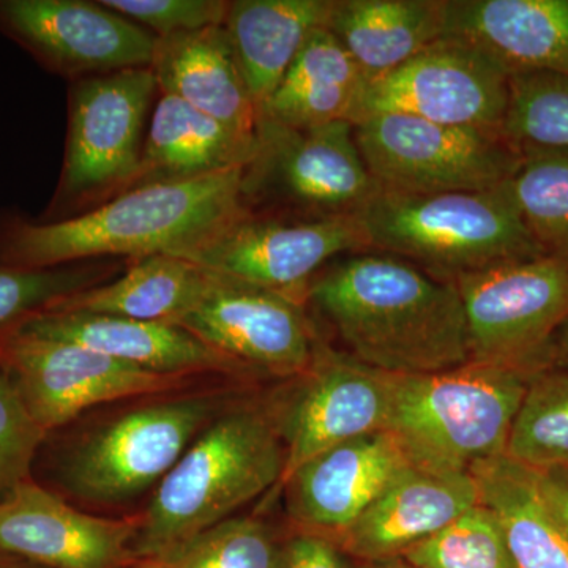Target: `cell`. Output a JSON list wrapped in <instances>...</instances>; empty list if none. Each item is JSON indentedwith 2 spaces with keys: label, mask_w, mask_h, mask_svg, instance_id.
<instances>
[{
  "label": "cell",
  "mask_w": 568,
  "mask_h": 568,
  "mask_svg": "<svg viewBox=\"0 0 568 568\" xmlns=\"http://www.w3.org/2000/svg\"><path fill=\"white\" fill-rule=\"evenodd\" d=\"M245 171L142 186L62 222L3 209L0 267L37 271L103 257H181L248 212Z\"/></svg>",
  "instance_id": "cell-1"
},
{
  "label": "cell",
  "mask_w": 568,
  "mask_h": 568,
  "mask_svg": "<svg viewBox=\"0 0 568 568\" xmlns=\"http://www.w3.org/2000/svg\"><path fill=\"white\" fill-rule=\"evenodd\" d=\"M320 308L355 361L394 376L432 375L470 362L458 287L394 254L347 257L313 280Z\"/></svg>",
  "instance_id": "cell-2"
},
{
  "label": "cell",
  "mask_w": 568,
  "mask_h": 568,
  "mask_svg": "<svg viewBox=\"0 0 568 568\" xmlns=\"http://www.w3.org/2000/svg\"><path fill=\"white\" fill-rule=\"evenodd\" d=\"M284 447L271 410L241 406L205 426L138 518L134 559L162 562L239 508L280 487Z\"/></svg>",
  "instance_id": "cell-3"
},
{
  "label": "cell",
  "mask_w": 568,
  "mask_h": 568,
  "mask_svg": "<svg viewBox=\"0 0 568 568\" xmlns=\"http://www.w3.org/2000/svg\"><path fill=\"white\" fill-rule=\"evenodd\" d=\"M536 373L470 361L432 375L396 376L386 429L413 465L469 473L478 463L506 454Z\"/></svg>",
  "instance_id": "cell-4"
},
{
  "label": "cell",
  "mask_w": 568,
  "mask_h": 568,
  "mask_svg": "<svg viewBox=\"0 0 568 568\" xmlns=\"http://www.w3.org/2000/svg\"><path fill=\"white\" fill-rule=\"evenodd\" d=\"M369 248L407 257L447 280L544 256L507 182L487 192L406 194L377 190L357 213Z\"/></svg>",
  "instance_id": "cell-5"
},
{
  "label": "cell",
  "mask_w": 568,
  "mask_h": 568,
  "mask_svg": "<svg viewBox=\"0 0 568 568\" xmlns=\"http://www.w3.org/2000/svg\"><path fill=\"white\" fill-rule=\"evenodd\" d=\"M156 92L151 69L71 82L61 178L40 222H62L125 193L140 164Z\"/></svg>",
  "instance_id": "cell-6"
},
{
  "label": "cell",
  "mask_w": 568,
  "mask_h": 568,
  "mask_svg": "<svg viewBox=\"0 0 568 568\" xmlns=\"http://www.w3.org/2000/svg\"><path fill=\"white\" fill-rule=\"evenodd\" d=\"M366 170L384 192H487L514 175L519 149L503 133L440 125L406 114L354 123Z\"/></svg>",
  "instance_id": "cell-7"
},
{
  "label": "cell",
  "mask_w": 568,
  "mask_h": 568,
  "mask_svg": "<svg viewBox=\"0 0 568 568\" xmlns=\"http://www.w3.org/2000/svg\"><path fill=\"white\" fill-rule=\"evenodd\" d=\"M223 396L193 394L136 407L95 429L70 452L62 478L74 496L125 503L160 484L213 418Z\"/></svg>",
  "instance_id": "cell-8"
},
{
  "label": "cell",
  "mask_w": 568,
  "mask_h": 568,
  "mask_svg": "<svg viewBox=\"0 0 568 568\" xmlns=\"http://www.w3.org/2000/svg\"><path fill=\"white\" fill-rule=\"evenodd\" d=\"M452 282L465 308L470 361L541 372L549 339L568 320V263L544 254Z\"/></svg>",
  "instance_id": "cell-9"
},
{
  "label": "cell",
  "mask_w": 568,
  "mask_h": 568,
  "mask_svg": "<svg viewBox=\"0 0 568 568\" xmlns=\"http://www.w3.org/2000/svg\"><path fill=\"white\" fill-rule=\"evenodd\" d=\"M508 99L510 73L499 62L467 41L443 37L384 77L366 81L353 125L376 114H406L503 133Z\"/></svg>",
  "instance_id": "cell-10"
},
{
  "label": "cell",
  "mask_w": 568,
  "mask_h": 568,
  "mask_svg": "<svg viewBox=\"0 0 568 568\" xmlns=\"http://www.w3.org/2000/svg\"><path fill=\"white\" fill-rule=\"evenodd\" d=\"M0 373L47 433L93 406L132 396L170 394L189 379L145 372L77 343L17 327L0 336Z\"/></svg>",
  "instance_id": "cell-11"
},
{
  "label": "cell",
  "mask_w": 568,
  "mask_h": 568,
  "mask_svg": "<svg viewBox=\"0 0 568 568\" xmlns=\"http://www.w3.org/2000/svg\"><path fill=\"white\" fill-rule=\"evenodd\" d=\"M365 248L368 235L357 213L284 222L248 211L181 257L304 304L316 272L328 260Z\"/></svg>",
  "instance_id": "cell-12"
},
{
  "label": "cell",
  "mask_w": 568,
  "mask_h": 568,
  "mask_svg": "<svg viewBox=\"0 0 568 568\" xmlns=\"http://www.w3.org/2000/svg\"><path fill=\"white\" fill-rule=\"evenodd\" d=\"M293 381L271 410L286 455L280 487L328 448L386 429L396 376L317 342L312 366Z\"/></svg>",
  "instance_id": "cell-13"
},
{
  "label": "cell",
  "mask_w": 568,
  "mask_h": 568,
  "mask_svg": "<svg viewBox=\"0 0 568 568\" xmlns=\"http://www.w3.org/2000/svg\"><path fill=\"white\" fill-rule=\"evenodd\" d=\"M379 190L347 121L287 129L257 119V153L245 196L265 192L315 216L353 215Z\"/></svg>",
  "instance_id": "cell-14"
},
{
  "label": "cell",
  "mask_w": 568,
  "mask_h": 568,
  "mask_svg": "<svg viewBox=\"0 0 568 568\" xmlns=\"http://www.w3.org/2000/svg\"><path fill=\"white\" fill-rule=\"evenodd\" d=\"M0 33L71 82L149 69L156 37L100 2L0 0Z\"/></svg>",
  "instance_id": "cell-15"
},
{
  "label": "cell",
  "mask_w": 568,
  "mask_h": 568,
  "mask_svg": "<svg viewBox=\"0 0 568 568\" xmlns=\"http://www.w3.org/2000/svg\"><path fill=\"white\" fill-rule=\"evenodd\" d=\"M175 325L248 375L294 379L315 361L317 339L301 302L215 272L203 297Z\"/></svg>",
  "instance_id": "cell-16"
},
{
  "label": "cell",
  "mask_w": 568,
  "mask_h": 568,
  "mask_svg": "<svg viewBox=\"0 0 568 568\" xmlns=\"http://www.w3.org/2000/svg\"><path fill=\"white\" fill-rule=\"evenodd\" d=\"M409 465L402 443L387 429L328 448L280 487L287 517L297 532L335 541Z\"/></svg>",
  "instance_id": "cell-17"
},
{
  "label": "cell",
  "mask_w": 568,
  "mask_h": 568,
  "mask_svg": "<svg viewBox=\"0 0 568 568\" xmlns=\"http://www.w3.org/2000/svg\"><path fill=\"white\" fill-rule=\"evenodd\" d=\"M138 518L93 517L33 480L0 500V552L48 568H121L133 556Z\"/></svg>",
  "instance_id": "cell-18"
},
{
  "label": "cell",
  "mask_w": 568,
  "mask_h": 568,
  "mask_svg": "<svg viewBox=\"0 0 568 568\" xmlns=\"http://www.w3.org/2000/svg\"><path fill=\"white\" fill-rule=\"evenodd\" d=\"M478 503L470 473L409 465L335 544L355 562L402 558Z\"/></svg>",
  "instance_id": "cell-19"
},
{
  "label": "cell",
  "mask_w": 568,
  "mask_h": 568,
  "mask_svg": "<svg viewBox=\"0 0 568 568\" xmlns=\"http://www.w3.org/2000/svg\"><path fill=\"white\" fill-rule=\"evenodd\" d=\"M14 327L29 334L77 343L160 375H248L233 358L212 349L174 324L47 308L26 317Z\"/></svg>",
  "instance_id": "cell-20"
},
{
  "label": "cell",
  "mask_w": 568,
  "mask_h": 568,
  "mask_svg": "<svg viewBox=\"0 0 568 568\" xmlns=\"http://www.w3.org/2000/svg\"><path fill=\"white\" fill-rule=\"evenodd\" d=\"M508 71L568 78V0H447L446 32Z\"/></svg>",
  "instance_id": "cell-21"
},
{
  "label": "cell",
  "mask_w": 568,
  "mask_h": 568,
  "mask_svg": "<svg viewBox=\"0 0 568 568\" xmlns=\"http://www.w3.org/2000/svg\"><path fill=\"white\" fill-rule=\"evenodd\" d=\"M151 69L159 93L178 97L245 140H257V111L223 26L156 40Z\"/></svg>",
  "instance_id": "cell-22"
},
{
  "label": "cell",
  "mask_w": 568,
  "mask_h": 568,
  "mask_svg": "<svg viewBox=\"0 0 568 568\" xmlns=\"http://www.w3.org/2000/svg\"><path fill=\"white\" fill-rule=\"evenodd\" d=\"M256 153L257 140H245L178 97L160 93L125 193L248 168Z\"/></svg>",
  "instance_id": "cell-23"
},
{
  "label": "cell",
  "mask_w": 568,
  "mask_h": 568,
  "mask_svg": "<svg viewBox=\"0 0 568 568\" xmlns=\"http://www.w3.org/2000/svg\"><path fill=\"white\" fill-rule=\"evenodd\" d=\"M332 0H234L223 28L257 115L305 41L327 28ZM260 119V118H257Z\"/></svg>",
  "instance_id": "cell-24"
},
{
  "label": "cell",
  "mask_w": 568,
  "mask_h": 568,
  "mask_svg": "<svg viewBox=\"0 0 568 568\" xmlns=\"http://www.w3.org/2000/svg\"><path fill=\"white\" fill-rule=\"evenodd\" d=\"M446 10L447 0H332L327 29L372 81L443 39Z\"/></svg>",
  "instance_id": "cell-25"
},
{
  "label": "cell",
  "mask_w": 568,
  "mask_h": 568,
  "mask_svg": "<svg viewBox=\"0 0 568 568\" xmlns=\"http://www.w3.org/2000/svg\"><path fill=\"white\" fill-rule=\"evenodd\" d=\"M365 82L334 33L317 29L264 104L260 119L298 130L338 121L353 123Z\"/></svg>",
  "instance_id": "cell-26"
},
{
  "label": "cell",
  "mask_w": 568,
  "mask_h": 568,
  "mask_svg": "<svg viewBox=\"0 0 568 568\" xmlns=\"http://www.w3.org/2000/svg\"><path fill=\"white\" fill-rule=\"evenodd\" d=\"M469 473L499 523L511 568H568V536L545 506L532 467L504 454Z\"/></svg>",
  "instance_id": "cell-27"
},
{
  "label": "cell",
  "mask_w": 568,
  "mask_h": 568,
  "mask_svg": "<svg viewBox=\"0 0 568 568\" xmlns=\"http://www.w3.org/2000/svg\"><path fill=\"white\" fill-rule=\"evenodd\" d=\"M211 282L212 272L192 261L153 254L138 260L121 278L71 294L48 308L175 325Z\"/></svg>",
  "instance_id": "cell-28"
},
{
  "label": "cell",
  "mask_w": 568,
  "mask_h": 568,
  "mask_svg": "<svg viewBox=\"0 0 568 568\" xmlns=\"http://www.w3.org/2000/svg\"><path fill=\"white\" fill-rule=\"evenodd\" d=\"M508 193L547 256L568 263V151L521 148Z\"/></svg>",
  "instance_id": "cell-29"
},
{
  "label": "cell",
  "mask_w": 568,
  "mask_h": 568,
  "mask_svg": "<svg viewBox=\"0 0 568 568\" xmlns=\"http://www.w3.org/2000/svg\"><path fill=\"white\" fill-rule=\"evenodd\" d=\"M506 455L532 469L568 466V369H541L534 375Z\"/></svg>",
  "instance_id": "cell-30"
},
{
  "label": "cell",
  "mask_w": 568,
  "mask_h": 568,
  "mask_svg": "<svg viewBox=\"0 0 568 568\" xmlns=\"http://www.w3.org/2000/svg\"><path fill=\"white\" fill-rule=\"evenodd\" d=\"M503 133L518 149L568 151V78L547 71L511 73Z\"/></svg>",
  "instance_id": "cell-31"
},
{
  "label": "cell",
  "mask_w": 568,
  "mask_h": 568,
  "mask_svg": "<svg viewBox=\"0 0 568 568\" xmlns=\"http://www.w3.org/2000/svg\"><path fill=\"white\" fill-rule=\"evenodd\" d=\"M402 558L425 568H511L499 523L481 503Z\"/></svg>",
  "instance_id": "cell-32"
},
{
  "label": "cell",
  "mask_w": 568,
  "mask_h": 568,
  "mask_svg": "<svg viewBox=\"0 0 568 568\" xmlns=\"http://www.w3.org/2000/svg\"><path fill=\"white\" fill-rule=\"evenodd\" d=\"M114 272V265L84 263L37 271L0 267V336L54 302L102 284Z\"/></svg>",
  "instance_id": "cell-33"
},
{
  "label": "cell",
  "mask_w": 568,
  "mask_h": 568,
  "mask_svg": "<svg viewBox=\"0 0 568 568\" xmlns=\"http://www.w3.org/2000/svg\"><path fill=\"white\" fill-rule=\"evenodd\" d=\"M280 548L263 521L234 517L155 564L160 568H280Z\"/></svg>",
  "instance_id": "cell-34"
},
{
  "label": "cell",
  "mask_w": 568,
  "mask_h": 568,
  "mask_svg": "<svg viewBox=\"0 0 568 568\" xmlns=\"http://www.w3.org/2000/svg\"><path fill=\"white\" fill-rule=\"evenodd\" d=\"M47 436L9 379L0 373V500L32 480L33 459Z\"/></svg>",
  "instance_id": "cell-35"
},
{
  "label": "cell",
  "mask_w": 568,
  "mask_h": 568,
  "mask_svg": "<svg viewBox=\"0 0 568 568\" xmlns=\"http://www.w3.org/2000/svg\"><path fill=\"white\" fill-rule=\"evenodd\" d=\"M100 3L156 39L223 26L230 10L226 0H102Z\"/></svg>",
  "instance_id": "cell-36"
},
{
  "label": "cell",
  "mask_w": 568,
  "mask_h": 568,
  "mask_svg": "<svg viewBox=\"0 0 568 568\" xmlns=\"http://www.w3.org/2000/svg\"><path fill=\"white\" fill-rule=\"evenodd\" d=\"M335 541L297 532L280 548V568H355Z\"/></svg>",
  "instance_id": "cell-37"
},
{
  "label": "cell",
  "mask_w": 568,
  "mask_h": 568,
  "mask_svg": "<svg viewBox=\"0 0 568 568\" xmlns=\"http://www.w3.org/2000/svg\"><path fill=\"white\" fill-rule=\"evenodd\" d=\"M536 470L537 487L552 518L568 536V466Z\"/></svg>",
  "instance_id": "cell-38"
},
{
  "label": "cell",
  "mask_w": 568,
  "mask_h": 568,
  "mask_svg": "<svg viewBox=\"0 0 568 568\" xmlns=\"http://www.w3.org/2000/svg\"><path fill=\"white\" fill-rule=\"evenodd\" d=\"M541 369H568V320L549 339Z\"/></svg>",
  "instance_id": "cell-39"
},
{
  "label": "cell",
  "mask_w": 568,
  "mask_h": 568,
  "mask_svg": "<svg viewBox=\"0 0 568 568\" xmlns=\"http://www.w3.org/2000/svg\"><path fill=\"white\" fill-rule=\"evenodd\" d=\"M355 568H425L409 562L405 558H392L386 560H375V562H355Z\"/></svg>",
  "instance_id": "cell-40"
},
{
  "label": "cell",
  "mask_w": 568,
  "mask_h": 568,
  "mask_svg": "<svg viewBox=\"0 0 568 568\" xmlns=\"http://www.w3.org/2000/svg\"><path fill=\"white\" fill-rule=\"evenodd\" d=\"M0 568H22V567L14 566V564L3 562V560H0Z\"/></svg>",
  "instance_id": "cell-41"
},
{
  "label": "cell",
  "mask_w": 568,
  "mask_h": 568,
  "mask_svg": "<svg viewBox=\"0 0 568 568\" xmlns=\"http://www.w3.org/2000/svg\"><path fill=\"white\" fill-rule=\"evenodd\" d=\"M140 568H160L159 564L155 562H145V566H142Z\"/></svg>",
  "instance_id": "cell-42"
}]
</instances>
